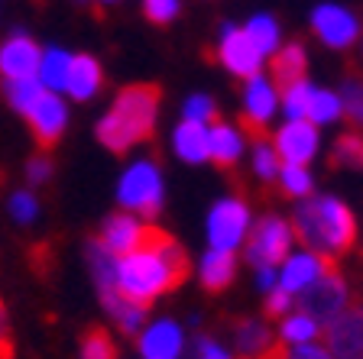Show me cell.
<instances>
[{
	"label": "cell",
	"instance_id": "obj_2",
	"mask_svg": "<svg viewBox=\"0 0 363 359\" xmlns=\"http://www.w3.org/2000/svg\"><path fill=\"white\" fill-rule=\"evenodd\" d=\"M159 117V88L152 84H130L113 98L111 110L98 123V139L111 152H127L150 139Z\"/></svg>",
	"mask_w": 363,
	"mask_h": 359
},
{
	"label": "cell",
	"instance_id": "obj_35",
	"mask_svg": "<svg viewBox=\"0 0 363 359\" xmlns=\"http://www.w3.org/2000/svg\"><path fill=\"white\" fill-rule=\"evenodd\" d=\"M340 101H344V113L354 120L357 127H363V84L357 78H347V84L340 91Z\"/></svg>",
	"mask_w": 363,
	"mask_h": 359
},
{
	"label": "cell",
	"instance_id": "obj_7",
	"mask_svg": "<svg viewBox=\"0 0 363 359\" xmlns=\"http://www.w3.org/2000/svg\"><path fill=\"white\" fill-rule=\"evenodd\" d=\"M298 304H302L305 314L315 317L321 327H325V324H334L344 311H347V285H344V278H340L334 269H328L311 288H305V292L298 295Z\"/></svg>",
	"mask_w": 363,
	"mask_h": 359
},
{
	"label": "cell",
	"instance_id": "obj_42",
	"mask_svg": "<svg viewBox=\"0 0 363 359\" xmlns=\"http://www.w3.org/2000/svg\"><path fill=\"white\" fill-rule=\"evenodd\" d=\"M49 175H52V162H49V159H43V156H36L30 165H26V178L36 181V185H39V181H45Z\"/></svg>",
	"mask_w": 363,
	"mask_h": 359
},
{
	"label": "cell",
	"instance_id": "obj_11",
	"mask_svg": "<svg viewBox=\"0 0 363 359\" xmlns=\"http://www.w3.org/2000/svg\"><path fill=\"white\" fill-rule=\"evenodd\" d=\"M282 162L308 165L318 156V127L311 120H286L272 139Z\"/></svg>",
	"mask_w": 363,
	"mask_h": 359
},
{
	"label": "cell",
	"instance_id": "obj_15",
	"mask_svg": "<svg viewBox=\"0 0 363 359\" xmlns=\"http://www.w3.org/2000/svg\"><path fill=\"white\" fill-rule=\"evenodd\" d=\"M182 350H185V334L169 317H159L140 330V356L143 359H179Z\"/></svg>",
	"mask_w": 363,
	"mask_h": 359
},
{
	"label": "cell",
	"instance_id": "obj_25",
	"mask_svg": "<svg viewBox=\"0 0 363 359\" xmlns=\"http://www.w3.org/2000/svg\"><path fill=\"white\" fill-rule=\"evenodd\" d=\"M104 304H107V311L113 314V321L121 324L127 334H140V330L146 327V304H136V301L123 298L121 292L104 295Z\"/></svg>",
	"mask_w": 363,
	"mask_h": 359
},
{
	"label": "cell",
	"instance_id": "obj_22",
	"mask_svg": "<svg viewBox=\"0 0 363 359\" xmlns=\"http://www.w3.org/2000/svg\"><path fill=\"white\" fill-rule=\"evenodd\" d=\"M305 72H308V62H305V49L298 42L282 45L276 52V59H272V81H276L279 91H286L295 81H302Z\"/></svg>",
	"mask_w": 363,
	"mask_h": 359
},
{
	"label": "cell",
	"instance_id": "obj_41",
	"mask_svg": "<svg viewBox=\"0 0 363 359\" xmlns=\"http://www.w3.org/2000/svg\"><path fill=\"white\" fill-rule=\"evenodd\" d=\"M198 359H237V356L227 350V346H220L218 340L201 337L198 340Z\"/></svg>",
	"mask_w": 363,
	"mask_h": 359
},
{
	"label": "cell",
	"instance_id": "obj_29",
	"mask_svg": "<svg viewBox=\"0 0 363 359\" xmlns=\"http://www.w3.org/2000/svg\"><path fill=\"white\" fill-rule=\"evenodd\" d=\"M340 113H344V101H340V94L325 91V88H315L311 104H308V120L311 123H315V127H325V123H334Z\"/></svg>",
	"mask_w": 363,
	"mask_h": 359
},
{
	"label": "cell",
	"instance_id": "obj_16",
	"mask_svg": "<svg viewBox=\"0 0 363 359\" xmlns=\"http://www.w3.org/2000/svg\"><path fill=\"white\" fill-rule=\"evenodd\" d=\"M146 233H150V227L136 217V214L121 210V214H113V217L104 220V230H101V246H104L111 256H127V253H133V249L143 243Z\"/></svg>",
	"mask_w": 363,
	"mask_h": 359
},
{
	"label": "cell",
	"instance_id": "obj_46",
	"mask_svg": "<svg viewBox=\"0 0 363 359\" xmlns=\"http://www.w3.org/2000/svg\"><path fill=\"white\" fill-rule=\"evenodd\" d=\"M78 4H91V0H78Z\"/></svg>",
	"mask_w": 363,
	"mask_h": 359
},
{
	"label": "cell",
	"instance_id": "obj_38",
	"mask_svg": "<svg viewBox=\"0 0 363 359\" xmlns=\"http://www.w3.org/2000/svg\"><path fill=\"white\" fill-rule=\"evenodd\" d=\"M179 0H143V13L150 16L156 26H166V23H172L175 16H179Z\"/></svg>",
	"mask_w": 363,
	"mask_h": 359
},
{
	"label": "cell",
	"instance_id": "obj_18",
	"mask_svg": "<svg viewBox=\"0 0 363 359\" xmlns=\"http://www.w3.org/2000/svg\"><path fill=\"white\" fill-rule=\"evenodd\" d=\"M237 350L243 359H279V343L272 337V330L259 321L237 324Z\"/></svg>",
	"mask_w": 363,
	"mask_h": 359
},
{
	"label": "cell",
	"instance_id": "obj_43",
	"mask_svg": "<svg viewBox=\"0 0 363 359\" xmlns=\"http://www.w3.org/2000/svg\"><path fill=\"white\" fill-rule=\"evenodd\" d=\"M257 285L263 292H272L279 285V272L272 269V266H257Z\"/></svg>",
	"mask_w": 363,
	"mask_h": 359
},
{
	"label": "cell",
	"instance_id": "obj_27",
	"mask_svg": "<svg viewBox=\"0 0 363 359\" xmlns=\"http://www.w3.org/2000/svg\"><path fill=\"white\" fill-rule=\"evenodd\" d=\"M321 334V324L315 321V317H308L305 311H298V314H289L286 321H282L279 327V340L289 346H298V343H311V340Z\"/></svg>",
	"mask_w": 363,
	"mask_h": 359
},
{
	"label": "cell",
	"instance_id": "obj_24",
	"mask_svg": "<svg viewBox=\"0 0 363 359\" xmlns=\"http://www.w3.org/2000/svg\"><path fill=\"white\" fill-rule=\"evenodd\" d=\"M72 59H75V55H68L65 49H45L43 62H39V72H36V78L43 81L45 91H55V94L65 91L68 72H72Z\"/></svg>",
	"mask_w": 363,
	"mask_h": 359
},
{
	"label": "cell",
	"instance_id": "obj_36",
	"mask_svg": "<svg viewBox=\"0 0 363 359\" xmlns=\"http://www.w3.org/2000/svg\"><path fill=\"white\" fill-rule=\"evenodd\" d=\"M39 214V201L30 195V191H13L10 195V217L16 224H33Z\"/></svg>",
	"mask_w": 363,
	"mask_h": 359
},
{
	"label": "cell",
	"instance_id": "obj_20",
	"mask_svg": "<svg viewBox=\"0 0 363 359\" xmlns=\"http://www.w3.org/2000/svg\"><path fill=\"white\" fill-rule=\"evenodd\" d=\"M101 81H104V72H101L98 59H91V55H75V59H72V72H68L65 94L75 101H91L98 94Z\"/></svg>",
	"mask_w": 363,
	"mask_h": 359
},
{
	"label": "cell",
	"instance_id": "obj_37",
	"mask_svg": "<svg viewBox=\"0 0 363 359\" xmlns=\"http://www.w3.org/2000/svg\"><path fill=\"white\" fill-rule=\"evenodd\" d=\"M113 356H117V353H113V343L104 330H91L88 337H84L82 359H113Z\"/></svg>",
	"mask_w": 363,
	"mask_h": 359
},
{
	"label": "cell",
	"instance_id": "obj_4",
	"mask_svg": "<svg viewBox=\"0 0 363 359\" xmlns=\"http://www.w3.org/2000/svg\"><path fill=\"white\" fill-rule=\"evenodd\" d=\"M117 201L136 217H152L162 207V172L150 159H140L117 181Z\"/></svg>",
	"mask_w": 363,
	"mask_h": 359
},
{
	"label": "cell",
	"instance_id": "obj_26",
	"mask_svg": "<svg viewBox=\"0 0 363 359\" xmlns=\"http://www.w3.org/2000/svg\"><path fill=\"white\" fill-rule=\"evenodd\" d=\"M243 33H247L250 39H253V45H257L259 52H263V59L269 52H279L282 49V36H279V23L272 20L269 13H257L253 20L243 26Z\"/></svg>",
	"mask_w": 363,
	"mask_h": 359
},
{
	"label": "cell",
	"instance_id": "obj_23",
	"mask_svg": "<svg viewBox=\"0 0 363 359\" xmlns=\"http://www.w3.org/2000/svg\"><path fill=\"white\" fill-rule=\"evenodd\" d=\"M237 272V262H234V253H220V249H208L201 256V266H198V275H201V285L208 292H220L230 285Z\"/></svg>",
	"mask_w": 363,
	"mask_h": 359
},
{
	"label": "cell",
	"instance_id": "obj_21",
	"mask_svg": "<svg viewBox=\"0 0 363 359\" xmlns=\"http://www.w3.org/2000/svg\"><path fill=\"white\" fill-rule=\"evenodd\" d=\"M172 149L182 162H189V165L208 162V127L204 123H191V120H182L172 133Z\"/></svg>",
	"mask_w": 363,
	"mask_h": 359
},
{
	"label": "cell",
	"instance_id": "obj_44",
	"mask_svg": "<svg viewBox=\"0 0 363 359\" xmlns=\"http://www.w3.org/2000/svg\"><path fill=\"white\" fill-rule=\"evenodd\" d=\"M7 353H10V324H7V311L0 304V356L7 359Z\"/></svg>",
	"mask_w": 363,
	"mask_h": 359
},
{
	"label": "cell",
	"instance_id": "obj_19",
	"mask_svg": "<svg viewBox=\"0 0 363 359\" xmlns=\"http://www.w3.org/2000/svg\"><path fill=\"white\" fill-rule=\"evenodd\" d=\"M243 156V133L230 123H211L208 127V159L220 169L237 165Z\"/></svg>",
	"mask_w": 363,
	"mask_h": 359
},
{
	"label": "cell",
	"instance_id": "obj_34",
	"mask_svg": "<svg viewBox=\"0 0 363 359\" xmlns=\"http://www.w3.org/2000/svg\"><path fill=\"white\" fill-rule=\"evenodd\" d=\"M214 101L208 94H191L182 107V120H191V123H204V127H211L214 123Z\"/></svg>",
	"mask_w": 363,
	"mask_h": 359
},
{
	"label": "cell",
	"instance_id": "obj_33",
	"mask_svg": "<svg viewBox=\"0 0 363 359\" xmlns=\"http://www.w3.org/2000/svg\"><path fill=\"white\" fill-rule=\"evenodd\" d=\"M334 162L347 165V169H363V136L360 133L340 136L337 146H334Z\"/></svg>",
	"mask_w": 363,
	"mask_h": 359
},
{
	"label": "cell",
	"instance_id": "obj_39",
	"mask_svg": "<svg viewBox=\"0 0 363 359\" xmlns=\"http://www.w3.org/2000/svg\"><path fill=\"white\" fill-rule=\"evenodd\" d=\"M292 298H295V295H289L286 288H279V285H276L272 292H266V311H269L272 317H282L289 307H292Z\"/></svg>",
	"mask_w": 363,
	"mask_h": 359
},
{
	"label": "cell",
	"instance_id": "obj_5",
	"mask_svg": "<svg viewBox=\"0 0 363 359\" xmlns=\"http://www.w3.org/2000/svg\"><path fill=\"white\" fill-rule=\"evenodd\" d=\"M250 237V207L243 198H224L208 214V246L234 253Z\"/></svg>",
	"mask_w": 363,
	"mask_h": 359
},
{
	"label": "cell",
	"instance_id": "obj_45",
	"mask_svg": "<svg viewBox=\"0 0 363 359\" xmlns=\"http://www.w3.org/2000/svg\"><path fill=\"white\" fill-rule=\"evenodd\" d=\"M98 4H117V0H98Z\"/></svg>",
	"mask_w": 363,
	"mask_h": 359
},
{
	"label": "cell",
	"instance_id": "obj_1",
	"mask_svg": "<svg viewBox=\"0 0 363 359\" xmlns=\"http://www.w3.org/2000/svg\"><path fill=\"white\" fill-rule=\"evenodd\" d=\"M189 275V256L169 233L150 227L146 239L133 253L117 256L113 262V285L123 298L136 304H150L159 295L172 292Z\"/></svg>",
	"mask_w": 363,
	"mask_h": 359
},
{
	"label": "cell",
	"instance_id": "obj_30",
	"mask_svg": "<svg viewBox=\"0 0 363 359\" xmlns=\"http://www.w3.org/2000/svg\"><path fill=\"white\" fill-rule=\"evenodd\" d=\"M276 181H279L282 195H289V198H308L311 188H315L308 165H292V162H282L279 178H276Z\"/></svg>",
	"mask_w": 363,
	"mask_h": 359
},
{
	"label": "cell",
	"instance_id": "obj_3",
	"mask_svg": "<svg viewBox=\"0 0 363 359\" xmlns=\"http://www.w3.org/2000/svg\"><path fill=\"white\" fill-rule=\"evenodd\" d=\"M295 237L305 243V249L318 256H340L354 246L357 239V220L344 201L331 195H318L311 201L298 204L292 220Z\"/></svg>",
	"mask_w": 363,
	"mask_h": 359
},
{
	"label": "cell",
	"instance_id": "obj_12",
	"mask_svg": "<svg viewBox=\"0 0 363 359\" xmlns=\"http://www.w3.org/2000/svg\"><path fill=\"white\" fill-rule=\"evenodd\" d=\"M26 120H30L36 142L43 149H49V146H55V142L62 139V133H65V127H68V104L55 91H45L43 98L33 104V110L26 113Z\"/></svg>",
	"mask_w": 363,
	"mask_h": 359
},
{
	"label": "cell",
	"instance_id": "obj_14",
	"mask_svg": "<svg viewBox=\"0 0 363 359\" xmlns=\"http://www.w3.org/2000/svg\"><path fill=\"white\" fill-rule=\"evenodd\" d=\"M328 269H331V259H328V256H318V253H311V249L289 253L286 266L279 269V288H286L289 295H302L305 288H311Z\"/></svg>",
	"mask_w": 363,
	"mask_h": 359
},
{
	"label": "cell",
	"instance_id": "obj_17",
	"mask_svg": "<svg viewBox=\"0 0 363 359\" xmlns=\"http://www.w3.org/2000/svg\"><path fill=\"white\" fill-rule=\"evenodd\" d=\"M331 334V356L334 359H363V307H347L334 324Z\"/></svg>",
	"mask_w": 363,
	"mask_h": 359
},
{
	"label": "cell",
	"instance_id": "obj_6",
	"mask_svg": "<svg viewBox=\"0 0 363 359\" xmlns=\"http://www.w3.org/2000/svg\"><path fill=\"white\" fill-rule=\"evenodd\" d=\"M295 230L282 217H263L247 237V259L253 266H276L292 253Z\"/></svg>",
	"mask_w": 363,
	"mask_h": 359
},
{
	"label": "cell",
	"instance_id": "obj_31",
	"mask_svg": "<svg viewBox=\"0 0 363 359\" xmlns=\"http://www.w3.org/2000/svg\"><path fill=\"white\" fill-rule=\"evenodd\" d=\"M311 94H315V84H311L308 78H302V81L289 84V88L282 91V107H286V120H308Z\"/></svg>",
	"mask_w": 363,
	"mask_h": 359
},
{
	"label": "cell",
	"instance_id": "obj_10",
	"mask_svg": "<svg viewBox=\"0 0 363 359\" xmlns=\"http://www.w3.org/2000/svg\"><path fill=\"white\" fill-rule=\"evenodd\" d=\"M311 26L318 39L331 49H350L360 36V20L340 4H318L311 10Z\"/></svg>",
	"mask_w": 363,
	"mask_h": 359
},
{
	"label": "cell",
	"instance_id": "obj_32",
	"mask_svg": "<svg viewBox=\"0 0 363 359\" xmlns=\"http://www.w3.org/2000/svg\"><path fill=\"white\" fill-rule=\"evenodd\" d=\"M279 169H282V159L276 152V146L266 139H257V146H253V172L259 178H279Z\"/></svg>",
	"mask_w": 363,
	"mask_h": 359
},
{
	"label": "cell",
	"instance_id": "obj_8",
	"mask_svg": "<svg viewBox=\"0 0 363 359\" xmlns=\"http://www.w3.org/2000/svg\"><path fill=\"white\" fill-rule=\"evenodd\" d=\"M218 59H220V65L237 78H253V75L263 72V52L253 45V39H250L247 33L237 30V26H230V23L220 30Z\"/></svg>",
	"mask_w": 363,
	"mask_h": 359
},
{
	"label": "cell",
	"instance_id": "obj_28",
	"mask_svg": "<svg viewBox=\"0 0 363 359\" xmlns=\"http://www.w3.org/2000/svg\"><path fill=\"white\" fill-rule=\"evenodd\" d=\"M4 91H7L10 107H13L16 113H23V117H26V113L33 110V104L45 94V88H43L39 78H16V81H7Z\"/></svg>",
	"mask_w": 363,
	"mask_h": 359
},
{
	"label": "cell",
	"instance_id": "obj_40",
	"mask_svg": "<svg viewBox=\"0 0 363 359\" xmlns=\"http://www.w3.org/2000/svg\"><path fill=\"white\" fill-rule=\"evenodd\" d=\"M289 359H334L331 350L328 346H321L318 340H311V343H298L289 350Z\"/></svg>",
	"mask_w": 363,
	"mask_h": 359
},
{
	"label": "cell",
	"instance_id": "obj_9",
	"mask_svg": "<svg viewBox=\"0 0 363 359\" xmlns=\"http://www.w3.org/2000/svg\"><path fill=\"white\" fill-rule=\"evenodd\" d=\"M279 107H282V94L272 78H266L263 72L247 78V84H243V120H247V127L253 133L257 136L263 133Z\"/></svg>",
	"mask_w": 363,
	"mask_h": 359
},
{
	"label": "cell",
	"instance_id": "obj_13",
	"mask_svg": "<svg viewBox=\"0 0 363 359\" xmlns=\"http://www.w3.org/2000/svg\"><path fill=\"white\" fill-rule=\"evenodd\" d=\"M39 62H43V49L26 33H13V36H7L4 45H0V78L4 81L36 78Z\"/></svg>",
	"mask_w": 363,
	"mask_h": 359
}]
</instances>
